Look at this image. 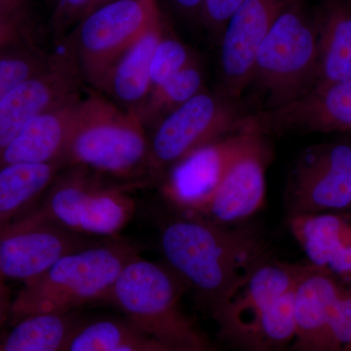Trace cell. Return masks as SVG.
Instances as JSON below:
<instances>
[{"label":"cell","instance_id":"obj_1","mask_svg":"<svg viewBox=\"0 0 351 351\" xmlns=\"http://www.w3.org/2000/svg\"><path fill=\"white\" fill-rule=\"evenodd\" d=\"M159 245L165 265L211 313L269 258L265 239L255 228L182 214L164 223Z\"/></svg>","mask_w":351,"mask_h":351},{"label":"cell","instance_id":"obj_2","mask_svg":"<svg viewBox=\"0 0 351 351\" xmlns=\"http://www.w3.org/2000/svg\"><path fill=\"white\" fill-rule=\"evenodd\" d=\"M137 255L135 245L115 237L69 253L24 284L9 313L16 322L34 314L71 313L88 302L105 301L120 271Z\"/></svg>","mask_w":351,"mask_h":351},{"label":"cell","instance_id":"obj_3","mask_svg":"<svg viewBox=\"0 0 351 351\" xmlns=\"http://www.w3.org/2000/svg\"><path fill=\"white\" fill-rule=\"evenodd\" d=\"M149 141L136 112H127L100 92L78 104L75 123L62 162L82 166L122 181L135 182L149 169Z\"/></svg>","mask_w":351,"mask_h":351},{"label":"cell","instance_id":"obj_4","mask_svg":"<svg viewBox=\"0 0 351 351\" xmlns=\"http://www.w3.org/2000/svg\"><path fill=\"white\" fill-rule=\"evenodd\" d=\"M186 285L166 265L141 257L126 263L105 301L147 338L174 348L211 346L182 311Z\"/></svg>","mask_w":351,"mask_h":351},{"label":"cell","instance_id":"obj_5","mask_svg":"<svg viewBox=\"0 0 351 351\" xmlns=\"http://www.w3.org/2000/svg\"><path fill=\"white\" fill-rule=\"evenodd\" d=\"M107 178L82 166L64 168L31 211L78 234L113 239L135 214L131 189L138 182Z\"/></svg>","mask_w":351,"mask_h":351},{"label":"cell","instance_id":"obj_6","mask_svg":"<svg viewBox=\"0 0 351 351\" xmlns=\"http://www.w3.org/2000/svg\"><path fill=\"white\" fill-rule=\"evenodd\" d=\"M318 56L314 19L302 0H293L256 53L251 84L262 93L263 110L281 107L311 91L317 80Z\"/></svg>","mask_w":351,"mask_h":351},{"label":"cell","instance_id":"obj_7","mask_svg":"<svg viewBox=\"0 0 351 351\" xmlns=\"http://www.w3.org/2000/svg\"><path fill=\"white\" fill-rule=\"evenodd\" d=\"M160 22L156 0H113L87 13L61 41L73 51L83 80L99 91L124 53Z\"/></svg>","mask_w":351,"mask_h":351},{"label":"cell","instance_id":"obj_8","mask_svg":"<svg viewBox=\"0 0 351 351\" xmlns=\"http://www.w3.org/2000/svg\"><path fill=\"white\" fill-rule=\"evenodd\" d=\"M235 100L201 91L166 115L149 141V170L170 169L198 147L239 131L246 114Z\"/></svg>","mask_w":351,"mask_h":351},{"label":"cell","instance_id":"obj_9","mask_svg":"<svg viewBox=\"0 0 351 351\" xmlns=\"http://www.w3.org/2000/svg\"><path fill=\"white\" fill-rule=\"evenodd\" d=\"M288 219L348 213L351 208V142L311 145L298 157L286 191Z\"/></svg>","mask_w":351,"mask_h":351},{"label":"cell","instance_id":"obj_10","mask_svg":"<svg viewBox=\"0 0 351 351\" xmlns=\"http://www.w3.org/2000/svg\"><path fill=\"white\" fill-rule=\"evenodd\" d=\"M101 240L78 234L29 211L0 230V279L29 282L64 256Z\"/></svg>","mask_w":351,"mask_h":351},{"label":"cell","instance_id":"obj_11","mask_svg":"<svg viewBox=\"0 0 351 351\" xmlns=\"http://www.w3.org/2000/svg\"><path fill=\"white\" fill-rule=\"evenodd\" d=\"M258 134L241 127L191 152L170 168L164 195L182 215L199 216L235 159Z\"/></svg>","mask_w":351,"mask_h":351},{"label":"cell","instance_id":"obj_12","mask_svg":"<svg viewBox=\"0 0 351 351\" xmlns=\"http://www.w3.org/2000/svg\"><path fill=\"white\" fill-rule=\"evenodd\" d=\"M82 82L73 51L64 45L63 52L54 53L47 66L0 104V157L34 117L80 94Z\"/></svg>","mask_w":351,"mask_h":351},{"label":"cell","instance_id":"obj_13","mask_svg":"<svg viewBox=\"0 0 351 351\" xmlns=\"http://www.w3.org/2000/svg\"><path fill=\"white\" fill-rule=\"evenodd\" d=\"M244 125L263 135L351 132V80L314 86L281 107L246 115Z\"/></svg>","mask_w":351,"mask_h":351},{"label":"cell","instance_id":"obj_14","mask_svg":"<svg viewBox=\"0 0 351 351\" xmlns=\"http://www.w3.org/2000/svg\"><path fill=\"white\" fill-rule=\"evenodd\" d=\"M306 267L270 258L257 265L211 313L223 337L233 345L243 348L265 311L295 287Z\"/></svg>","mask_w":351,"mask_h":351},{"label":"cell","instance_id":"obj_15","mask_svg":"<svg viewBox=\"0 0 351 351\" xmlns=\"http://www.w3.org/2000/svg\"><path fill=\"white\" fill-rule=\"evenodd\" d=\"M293 0H244L223 32L221 68L226 95L239 99L250 86L258 46Z\"/></svg>","mask_w":351,"mask_h":351},{"label":"cell","instance_id":"obj_16","mask_svg":"<svg viewBox=\"0 0 351 351\" xmlns=\"http://www.w3.org/2000/svg\"><path fill=\"white\" fill-rule=\"evenodd\" d=\"M271 149L258 134L228 170L219 188L199 215L221 225H237L257 213L267 193V168Z\"/></svg>","mask_w":351,"mask_h":351},{"label":"cell","instance_id":"obj_17","mask_svg":"<svg viewBox=\"0 0 351 351\" xmlns=\"http://www.w3.org/2000/svg\"><path fill=\"white\" fill-rule=\"evenodd\" d=\"M343 280L307 263L295 286V336L292 351H329L330 327Z\"/></svg>","mask_w":351,"mask_h":351},{"label":"cell","instance_id":"obj_18","mask_svg":"<svg viewBox=\"0 0 351 351\" xmlns=\"http://www.w3.org/2000/svg\"><path fill=\"white\" fill-rule=\"evenodd\" d=\"M289 228L308 263L351 279V214L302 215L288 219Z\"/></svg>","mask_w":351,"mask_h":351},{"label":"cell","instance_id":"obj_19","mask_svg":"<svg viewBox=\"0 0 351 351\" xmlns=\"http://www.w3.org/2000/svg\"><path fill=\"white\" fill-rule=\"evenodd\" d=\"M80 99V94L76 95L34 117L0 157V168L12 164L62 162Z\"/></svg>","mask_w":351,"mask_h":351},{"label":"cell","instance_id":"obj_20","mask_svg":"<svg viewBox=\"0 0 351 351\" xmlns=\"http://www.w3.org/2000/svg\"><path fill=\"white\" fill-rule=\"evenodd\" d=\"M163 34L161 21L124 53L98 92L127 112L137 113L152 91V56Z\"/></svg>","mask_w":351,"mask_h":351},{"label":"cell","instance_id":"obj_21","mask_svg":"<svg viewBox=\"0 0 351 351\" xmlns=\"http://www.w3.org/2000/svg\"><path fill=\"white\" fill-rule=\"evenodd\" d=\"M314 23L319 53L315 86L351 80V0H325Z\"/></svg>","mask_w":351,"mask_h":351},{"label":"cell","instance_id":"obj_22","mask_svg":"<svg viewBox=\"0 0 351 351\" xmlns=\"http://www.w3.org/2000/svg\"><path fill=\"white\" fill-rule=\"evenodd\" d=\"M64 168L60 161L0 168V230L34 209Z\"/></svg>","mask_w":351,"mask_h":351},{"label":"cell","instance_id":"obj_23","mask_svg":"<svg viewBox=\"0 0 351 351\" xmlns=\"http://www.w3.org/2000/svg\"><path fill=\"white\" fill-rule=\"evenodd\" d=\"M82 322L77 314L40 313L14 322L1 351H66L71 336Z\"/></svg>","mask_w":351,"mask_h":351},{"label":"cell","instance_id":"obj_24","mask_svg":"<svg viewBox=\"0 0 351 351\" xmlns=\"http://www.w3.org/2000/svg\"><path fill=\"white\" fill-rule=\"evenodd\" d=\"M202 71L195 62L160 87L152 90L137 114L144 125L158 123L166 115L202 91Z\"/></svg>","mask_w":351,"mask_h":351},{"label":"cell","instance_id":"obj_25","mask_svg":"<svg viewBox=\"0 0 351 351\" xmlns=\"http://www.w3.org/2000/svg\"><path fill=\"white\" fill-rule=\"evenodd\" d=\"M53 54L41 49L34 39L0 50V104L19 85L43 71Z\"/></svg>","mask_w":351,"mask_h":351},{"label":"cell","instance_id":"obj_26","mask_svg":"<svg viewBox=\"0 0 351 351\" xmlns=\"http://www.w3.org/2000/svg\"><path fill=\"white\" fill-rule=\"evenodd\" d=\"M138 335L142 334L126 319L82 320L71 336L66 351H112Z\"/></svg>","mask_w":351,"mask_h":351},{"label":"cell","instance_id":"obj_27","mask_svg":"<svg viewBox=\"0 0 351 351\" xmlns=\"http://www.w3.org/2000/svg\"><path fill=\"white\" fill-rule=\"evenodd\" d=\"M193 63V59L186 46L177 38L163 34L152 56V90L160 87L173 76Z\"/></svg>","mask_w":351,"mask_h":351},{"label":"cell","instance_id":"obj_28","mask_svg":"<svg viewBox=\"0 0 351 351\" xmlns=\"http://www.w3.org/2000/svg\"><path fill=\"white\" fill-rule=\"evenodd\" d=\"M329 351H351V279L343 280L330 327Z\"/></svg>","mask_w":351,"mask_h":351},{"label":"cell","instance_id":"obj_29","mask_svg":"<svg viewBox=\"0 0 351 351\" xmlns=\"http://www.w3.org/2000/svg\"><path fill=\"white\" fill-rule=\"evenodd\" d=\"M93 0H57L51 17V29L62 39L84 17Z\"/></svg>","mask_w":351,"mask_h":351},{"label":"cell","instance_id":"obj_30","mask_svg":"<svg viewBox=\"0 0 351 351\" xmlns=\"http://www.w3.org/2000/svg\"><path fill=\"white\" fill-rule=\"evenodd\" d=\"M27 39H34L31 13L0 15V50Z\"/></svg>","mask_w":351,"mask_h":351},{"label":"cell","instance_id":"obj_31","mask_svg":"<svg viewBox=\"0 0 351 351\" xmlns=\"http://www.w3.org/2000/svg\"><path fill=\"white\" fill-rule=\"evenodd\" d=\"M244 0H202L199 14L213 31L223 32L228 20Z\"/></svg>","mask_w":351,"mask_h":351},{"label":"cell","instance_id":"obj_32","mask_svg":"<svg viewBox=\"0 0 351 351\" xmlns=\"http://www.w3.org/2000/svg\"><path fill=\"white\" fill-rule=\"evenodd\" d=\"M161 346H163L162 343L154 339L147 338L144 335H138L112 351H157Z\"/></svg>","mask_w":351,"mask_h":351},{"label":"cell","instance_id":"obj_33","mask_svg":"<svg viewBox=\"0 0 351 351\" xmlns=\"http://www.w3.org/2000/svg\"><path fill=\"white\" fill-rule=\"evenodd\" d=\"M31 13L29 0H0V15Z\"/></svg>","mask_w":351,"mask_h":351},{"label":"cell","instance_id":"obj_34","mask_svg":"<svg viewBox=\"0 0 351 351\" xmlns=\"http://www.w3.org/2000/svg\"><path fill=\"white\" fill-rule=\"evenodd\" d=\"M10 306L8 289L6 287L5 282L0 279V327L5 319L7 314L10 313ZM0 351H1V343H0Z\"/></svg>","mask_w":351,"mask_h":351},{"label":"cell","instance_id":"obj_35","mask_svg":"<svg viewBox=\"0 0 351 351\" xmlns=\"http://www.w3.org/2000/svg\"><path fill=\"white\" fill-rule=\"evenodd\" d=\"M182 10L188 13H199L202 0H173Z\"/></svg>","mask_w":351,"mask_h":351},{"label":"cell","instance_id":"obj_36","mask_svg":"<svg viewBox=\"0 0 351 351\" xmlns=\"http://www.w3.org/2000/svg\"><path fill=\"white\" fill-rule=\"evenodd\" d=\"M157 351H218L215 350L212 348H170V346H161V348H159Z\"/></svg>","mask_w":351,"mask_h":351},{"label":"cell","instance_id":"obj_37","mask_svg":"<svg viewBox=\"0 0 351 351\" xmlns=\"http://www.w3.org/2000/svg\"><path fill=\"white\" fill-rule=\"evenodd\" d=\"M110 1H113V0H93V1H92L91 5L89 7V9H88L87 13L91 12V11L94 10V9L98 8V7L104 5V4L106 3H108V2ZM86 14H85V15H86Z\"/></svg>","mask_w":351,"mask_h":351},{"label":"cell","instance_id":"obj_38","mask_svg":"<svg viewBox=\"0 0 351 351\" xmlns=\"http://www.w3.org/2000/svg\"><path fill=\"white\" fill-rule=\"evenodd\" d=\"M50 1L54 2V5H55V3H56L57 0H50Z\"/></svg>","mask_w":351,"mask_h":351},{"label":"cell","instance_id":"obj_39","mask_svg":"<svg viewBox=\"0 0 351 351\" xmlns=\"http://www.w3.org/2000/svg\"><path fill=\"white\" fill-rule=\"evenodd\" d=\"M348 213H350L351 214V208H350V212H348Z\"/></svg>","mask_w":351,"mask_h":351}]
</instances>
